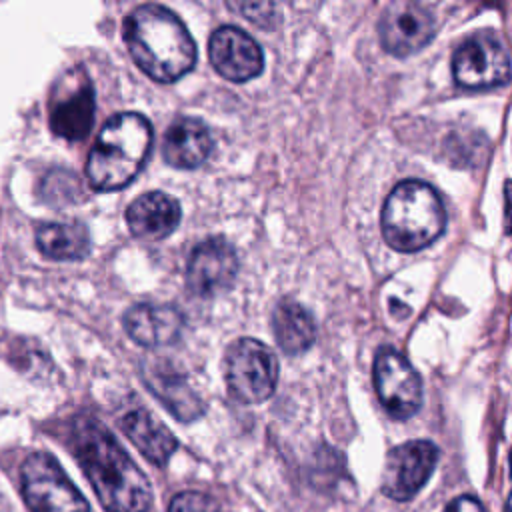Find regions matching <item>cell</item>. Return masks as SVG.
<instances>
[{
  "instance_id": "obj_1",
  "label": "cell",
  "mask_w": 512,
  "mask_h": 512,
  "mask_svg": "<svg viewBox=\"0 0 512 512\" xmlns=\"http://www.w3.org/2000/svg\"><path fill=\"white\" fill-rule=\"evenodd\" d=\"M72 446L94 494L108 512H146L150 508L148 478L96 418L74 420Z\"/></svg>"
},
{
  "instance_id": "obj_2",
  "label": "cell",
  "mask_w": 512,
  "mask_h": 512,
  "mask_svg": "<svg viewBox=\"0 0 512 512\" xmlns=\"http://www.w3.org/2000/svg\"><path fill=\"white\" fill-rule=\"evenodd\" d=\"M122 36L136 66L156 82H176L196 64L188 28L166 6H136L124 20Z\"/></svg>"
},
{
  "instance_id": "obj_3",
  "label": "cell",
  "mask_w": 512,
  "mask_h": 512,
  "mask_svg": "<svg viewBox=\"0 0 512 512\" xmlns=\"http://www.w3.org/2000/svg\"><path fill=\"white\" fill-rule=\"evenodd\" d=\"M152 124L138 112H120L106 120L88 154L86 178L94 190H118L142 170L152 150Z\"/></svg>"
},
{
  "instance_id": "obj_4",
  "label": "cell",
  "mask_w": 512,
  "mask_h": 512,
  "mask_svg": "<svg viewBox=\"0 0 512 512\" xmlns=\"http://www.w3.org/2000/svg\"><path fill=\"white\" fill-rule=\"evenodd\" d=\"M446 226L438 192L422 180H404L388 194L382 210L384 240L398 252H416L434 242Z\"/></svg>"
},
{
  "instance_id": "obj_5",
  "label": "cell",
  "mask_w": 512,
  "mask_h": 512,
  "mask_svg": "<svg viewBox=\"0 0 512 512\" xmlns=\"http://www.w3.org/2000/svg\"><path fill=\"white\" fill-rule=\"evenodd\" d=\"M228 392L244 402L258 404L272 396L278 382V360L274 352L254 338L236 340L224 360Z\"/></svg>"
},
{
  "instance_id": "obj_6",
  "label": "cell",
  "mask_w": 512,
  "mask_h": 512,
  "mask_svg": "<svg viewBox=\"0 0 512 512\" xmlns=\"http://www.w3.org/2000/svg\"><path fill=\"white\" fill-rule=\"evenodd\" d=\"M22 496L32 512H88L86 498L48 452H32L24 460Z\"/></svg>"
},
{
  "instance_id": "obj_7",
  "label": "cell",
  "mask_w": 512,
  "mask_h": 512,
  "mask_svg": "<svg viewBox=\"0 0 512 512\" xmlns=\"http://www.w3.org/2000/svg\"><path fill=\"white\" fill-rule=\"evenodd\" d=\"M452 74L460 86L470 90L502 86L512 74L510 54L496 34L476 32L456 48Z\"/></svg>"
},
{
  "instance_id": "obj_8",
  "label": "cell",
  "mask_w": 512,
  "mask_h": 512,
  "mask_svg": "<svg viewBox=\"0 0 512 512\" xmlns=\"http://www.w3.org/2000/svg\"><path fill=\"white\" fill-rule=\"evenodd\" d=\"M374 388L392 418L406 420L422 404V380L406 356L382 348L374 360Z\"/></svg>"
},
{
  "instance_id": "obj_9",
  "label": "cell",
  "mask_w": 512,
  "mask_h": 512,
  "mask_svg": "<svg viewBox=\"0 0 512 512\" xmlns=\"http://www.w3.org/2000/svg\"><path fill=\"white\" fill-rule=\"evenodd\" d=\"M438 462V448L428 440H410L386 456L382 492L392 500H410L428 482Z\"/></svg>"
},
{
  "instance_id": "obj_10",
  "label": "cell",
  "mask_w": 512,
  "mask_h": 512,
  "mask_svg": "<svg viewBox=\"0 0 512 512\" xmlns=\"http://www.w3.org/2000/svg\"><path fill=\"white\" fill-rule=\"evenodd\" d=\"M434 30V14L426 6L408 0L388 4L378 20L380 44L394 56H408L422 50L432 40Z\"/></svg>"
},
{
  "instance_id": "obj_11",
  "label": "cell",
  "mask_w": 512,
  "mask_h": 512,
  "mask_svg": "<svg viewBox=\"0 0 512 512\" xmlns=\"http://www.w3.org/2000/svg\"><path fill=\"white\" fill-rule=\"evenodd\" d=\"M238 274L236 248L222 236H212L194 246L188 266V288L202 298H214L226 292Z\"/></svg>"
},
{
  "instance_id": "obj_12",
  "label": "cell",
  "mask_w": 512,
  "mask_h": 512,
  "mask_svg": "<svg viewBox=\"0 0 512 512\" xmlns=\"http://www.w3.org/2000/svg\"><path fill=\"white\" fill-rule=\"evenodd\" d=\"M208 56L214 70L230 82L252 80L264 68L262 48L238 26L216 28L208 40Z\"/></svg>"
},
{
  "instance_id": "obj_13",
  "label": "cell",
  "mask_w": 512,
  "mask_h": 512,
  "mask_svg": "<svg viewBox=\"0 0 512 512\" xmlns=\"http://www.w3.org/2000/svg\"><path fill=\"white\" fill-rule=\"evenodd\" d=\"M142 378L148 390L172 412L180 422H192L204 412L202 398L188 384L186 376L164 360H148L142 364Z\"/></svg>"
},
{
  "instance_id": "obj_14",
  "label": "cell",
  "mask_w": 512,
  "mask_h": 512,
  "mask_svg": "<svg viewBox=\"0 0 512 512\" xmlns=\"http://www.w3.org/2000/svg\"><path fill=\"white\" fill-rule=\"evenodd\" d=\"M126 334L140 346L162 348L178 342L184 326L182 314L166 304H134L122 318Z\"/></svg>"
},
{
  "instance_id": "obj_15",
  "label": "cell",
  "mask_w": 512,
  "mask_h": 512,
  "mask_svg": "<svg viewBox=\"0 0 512 512\" xmlns=\"http://www.w3.org/2000/svg\"><path fill=\"white\" fill-rule=\"evenodd\" d=\"M180 204L164 192H146L126 210V224L140 240H162L172 234L180 222Z\"/></svg>"
},
{
  "instance_id": "obj_16",
  "label": "cell",
  "mask_w": 512,
  "mask_h": 512,
  "mask_svg": "<svg viewBox=\"0 0 512 512\" xmlns=\"http://www.w3.org/2000/svg\"><path fill=\"white\" fill-rule=\"evenodd\" d=\"M212 152V134L198 118H178L164 134L162 156L180 170H192L204 164Z\"/></svg>"
},
{
  "instance_id": "obj_17",
  "label": "cell",
  "mask_w": 512,
  "mask_h": 512,
  "mask_svg": "<svg viewBox=\"0 0 512 512\" xmlns=\"http://www.w3.org/2000/svg\"><path fill=\"white\" fill-rule=\"evenodd\" d=\"M120 428L138 452L156 466H164L178 448L176 436L144 408L130 410L120 420Z\"/></svg>"
},
{
  "instance_id": "obj_18",
  "label": "cell",
  "mask_w": 512,
  "mask_h": 512,
  "mask_svg": "<svg viewBox=\"0 0 512 512\" xmlns=\"http://www.w3.org/2000/svg\"><path fill=\"white\" fill-rule=\"evenodd\" d=\"M272 332L276 344L286 354H302L316 340L312 314L294 300H280L272 312Z\"/></svg>"
},
{
  "instance_id": "obj_19",
  "label": "cell",
  "mask_w": 512,
  "mask_h": 512,
  "mask_svg": "<svg viewBox=\"0 0 512 512\" xmlns=\"http://www.w3.org/2000/svg\"><path fill=\"white\" fill-rule=\"evenodd\" d=\"M94 122V90L90 84L76 88L50 112V128L64 140H84Z\"/></svg>"
},
{
  "instance_id": "obj_20",
  "label": "cell",
  "mask_w": 512,
  "mask_h": 512,
  "mask_svg": "<svg viewBox=\"0 0 512 512\" xmlns=\"http://www.w3.org/2000/svg\"><path fill=\"white\" fill-rule=\"evenodd\" d=\"M36 246L52 260H80L90 250V236L82 222H46L36 230Z\"/></svg>"
},
{
  "instance_id": "obj_21",
  "label": "cell",
  "mask_w": 512,
  "mask_h": 512,
  "mask_svg": "<svg viewBox=\"0 0 512 512\" xmlns=\"http://www.w3.org/2000/svg\"><path fill=\"white\" fill-rule=\"evenodd\" d=\"M78 192H80V186H78L76 176L66 170H52L46 174V178L42 182V198L48 204L74 202Z\"/></svg>"
},
{
  "instance_id": "obj_22",
  "label": "cell",
  "mask_w": 512,
  "mask_h": 512,
  "mask_svg": "<svg viewBox=\"0 0 512 512\" xmlns=\"http://www.w3.org/2000/svg\"><path fill=\"white\" fill-rule=\"evenodd\" d=\"M168 512H222V510L216 504V500H212L210 496L188 490V492L176 494L170 500Z\"/></svg>"
},
{
  "instance_id": "obj_23",
  "label": "cell",
  "mask_w": 512,
  "mask_h": 512,
  "mask_svg": "<svg viewBox=\"0 0 512 512\" xmlns=\"http://www.w3.org/2000/svg\"><path fill=\"white\" fill-rule=\"evenodd\" d=\"M444 512H486V508L474 496H458L444 508Z\"/></svg>"
},
{
  "instance_id": "obj_24",
  "label": "cell",
  "mask_w": 512,
  "mask_h": 512,
  "mask_svg": "<svg viewBox=\"0 0 512 512\" xmlns=\"http://www.w3.org/2000/svg\"><path fill=\"white\" fill-rule=\"evenodd\" d=\"M504 222H506V230L512 232V180L506 182L504 186Z\"/></svg>"
},
{
  "instance_id": "obj_25",
  "label": "cell",
  "mask_w": 512,
  "mask_h": 512,
  "mask_svg": "<svg viewBox=\"0 0 512 512\" xmlns=\"http://www.w3.org/2000/svg\"><path fill=\"white\" fill-rule=\"evenodd\" d=\"M506 512H512V492L508 496V502H506Z\"/></svg>"
}]
</instances>
